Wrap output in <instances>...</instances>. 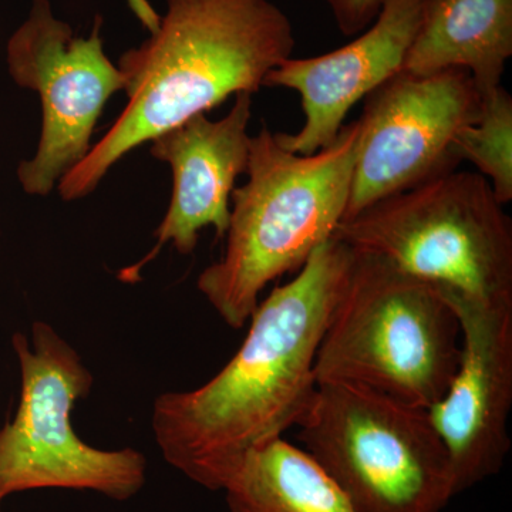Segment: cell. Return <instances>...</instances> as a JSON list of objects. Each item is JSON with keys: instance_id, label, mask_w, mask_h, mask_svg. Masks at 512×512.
<instances>
[{"instance_id": "5b68a950", "label": "cell", "mask_w": 512, "mask_h": 512, "mask_svg": "<svg viewBox=\"0 0 512 512\" xmlns=\"http://www.w3.org/2000/svg\"><path fill=\"white\" fill-rule=\"evenodd\" d=\"M333 237L448 303H512V222L487 178L451 171L370 205Z\"/></svg>"}, {"instance_id": "2e32d148", "label": "cell", "mask_w": 512, "mask_h": 512, "mask_svg": "<svg viewBox=\"0 0 512 512\" xmlns=\"http://www.w3.org/2000/svg\"><path fill=\"white\" fill-rule=\"evenodd\" d=\"M343 36L365 32L375 22L382 0H325Z\"/></svg>"}, {"instance_id": "9a60e30c", "label": "cell", "mask_w": 512, "mask_h": 512, "mask_svg": "<svg viewBox=\"0 0 512 512\" xmlns=\"http://www.w3.org/2000/svg\"><path fill=\"white\" fill-rule=\"evenodd\" d=\"M481 100L480 119L458 131L451 153L458 164L468 161L487 178L504 207L512 201V97L498 86Z\"/></svg>"}, {"instance_id": "8992f818", "label": "cell", "mask_w": 512, "mask_h": 512, "mask_svg": "<svg viewBox=\"0 0 512 512\" xmlns=\"http://www.w3.org/2000/svg\"><path fill=\"white\" fill-rule=\"evenodd\" d=\"M303 450L356 512H441L456 497L429 410L339 383H318L299 421Z\"/></svg>"}, {"instance_id": "ba28073f", "label": "cell", "mask_w": 512, "mask_h": 512, "mask_svg": "<svg viewBox=\"0 0 512 512\" xmlns=\"http://www.w3.org/2000/svg\"><path fill=\"white\" fill-rule=\"evenodd\" d=\"M97 18L89 37L53 15L49 0H33L28 19L10 36L6 60L13 82L42 101L35 156L18 167L26 194L46 197L92 148L94 127L123 74L107 57Z\"/></svg>"}, {"instance_id": "e0dca14e", "label": "cell", "mask_w": 512, "mask_h": 512, "mask_svg": "<svg viewBox=\"0 0 512 512\" xmlns=\"http://www.w3.org/2000/svg\"><path fill=\"white\" fill-rule=\"evenodd\" d=\"M2 501H3L2 498H0V512H3L2 511Z\"/></svg>"}, {"instance_id": "4fadbf2b", "label": "cell", "mask_w": 512, "mask_h": 512, "mask_svg": "<svg viewBox=\"0 0 512 512\" xmlns=\"http://www.w3.org/2000/svg\"><path fill=\"white\" fill-rule=\"evenodd\" d=\"M511 56L512 0H427L400 73L464 69L483 99L501 86Z\"/></svg>"}, {"instance_id": "277c9868", "label": "cell", "mask_w": 512, "mask_h": 512, "mask_svg": "<svg viewBox=\"0 0 512 512\" xmlns=\"http://www.w3.org/2000/svg\"><path fill=\"white\" fill-rule=\"evenodd\" d=\"M460 345L456 312L439 293L375 255L353 251L316 355V382L429 410L453 380Z\"/></svg>"}, {"instance_id": "8fae6325", "label": "cell", "mask_w": 512, "mask_h": 512, "mask_svg": "<svg viewBox=\"0 0 512 512\" xmlns=\"http://www.w3.org/2000/svg\"><path fill=\"white\" fill-rule=\"evenodd\" d=\"M427 0H382L373 25L349 45L308 59L284 60L265 77L266 87L295 90L305 124L296 134L276 133L285 150L311 156L330 146L353 106L402 72Z\"/></svg>"}, {"instance_id": "7a4b0ae2", "label": "cell", "mask_w": 512, "mask_h": 512, "mask_svg": "<svg viewBox=\"0 0 512 512\" xmlns=\"http://www.w3.org/2000/svg\"><path fill=\"white\" fill-rule=\"evenodd\" d=\"M293 49L291 20L271 0H167L151 36L120 57L123 113L59 181L60 197H86L134 148L232 94L259 92Z\"/></svg>"}, {"instance_id": "7c38bea8", "label": "cell", "mask_w": 512, "mask_h": 512, "mask_svg": "<svg viewBox=\"0 0 512 512\" xmlns=\"http://www.w3.org/2000/svg\"><path fill=\"white\" fill-rule=\"evenodd\" d=\"M251 107V93L235 94L234 106L221 120L198 114L150 141L151 156L170 165L173 194L154 232L156 245L140 262L120 272L121 281H140L141 269L154 261L164 245H173L181 255L192 254L204 228L214 227L217 238H225L235 181L247 173Z\"/></svg>"}, {"instance_id": "6da1fadb", "label": "cell", "mask_w": 512, "mask_h": 512, "mask_svg": "<svg viewBox=\"0 0 512 512\" xmlns=\"http://www.w3.org/2000/svg\"><path fill=\"white\" fill-rule=\"evenodd\" d=\"M352 261V248L329 238L258 303L247 338L220 373L154 400L151 429L171 467L224 490L249 453L298 426L318 389L316 355Z\"/></svg>"}, {"instance_id": "30bf717a", "label": "cell", "mask_w": 512, "mask_h": 512, "mask_svg": "<svg viewBox=\"0 0 512 512\" xmlns=\"http://www.w3.org/2000/svg\"><path fill=\"white\" fill-rule=\"evenodd\" d=\"M450 306L460 323V359L429 416L450 457L458 495L500 473L510 453L512 303Z\"/></svg>"}, {"instance_id": "5bb4252c", "label": "cell", "mask_w": 512, "mask_h": 512, "mask_svg": "<svg viewBox=\"0 0 512 512\" xmlns=\"http://www.w3.org/2000/svg\"><path fill=\"white\" fill-rule=\"evenodd\" d=\"M222 491L229 512H356L319 464L284 437L249 453Z\"/></svg>"}, {"instance_id": "3957f363", "label": "cell", "mask_w": 512, "mask_h": 512, "mask_svg": "<svg viewBox=\"0 0 512 512\" xmlns=\"http://www.w3.org/2000/svg\"><path fill=\"white\" fill-rule=\"evenodd\" d=\"M357 143V120L311 156L285 150L265 126L251 137L248 181L231 194L224 254L197 279L229 328H244L266 286L299 271L333 237L345 217Z\"/></svg>"}, {"instance_id": "9c48e42d", "label": "cell", "mask_w": 512, "mask_h": 512, "mask_svg": "<svg viewBox=\"0 0 512 512\" xmlns=\"http://www.w3.org/2000/svg\"><path fill=\"white\" fill-rule=\"evenodd\" d=\"M481 111L483 100L464 69L421 77L399 73L367 94L343 221L456 171L454 137L477 123Z\"/></svg>"}, {"instance_id": "52a82bcc", "label": "cell", "mask_w": 512, "mask_h": 512, "mask_svg": "<svg viewBox=\"0 0 512 512\" xmlns=\"http://www.w3.org/2000/svg\"><path fill=\"white\" fill-rule=\"evenodd\" d=\"M20 402L0 429V498L43 488L94 491L127 501L143 490L147 460L136 448L101 450L73 429L72 413L92 393L94 376L50 323L36 320L32 338L16 332Z\"/></svg>"}]
</instances>
